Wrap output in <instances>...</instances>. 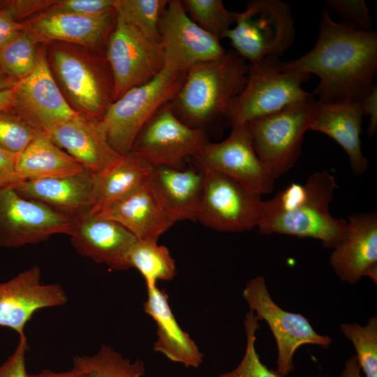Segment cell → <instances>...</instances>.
<instances>
[{
	"mask_svg": "<svg viewBox=\"0 0 377 377\" xmlns=\"http://www.w3.org/2000/svg\"><path fill=\"white\" fill-rule=\"evenodd\" d=\"M116 20L114 8L94 16L47 10L22 24L36 43H63L101 51L106 48Z\"/></svg>",
	"mask_w": 377,
	"mask_h": 377,
	"instance_id": "obj_17",
	"label": "cell"
},
{
	"mask_svg": "<svg viewBox=\"0 0 377 377\" xmlns=\"http://www.w3.org/2000/svg\"><path fill=\"white\" fill-rule=\"evenodd\" d=\"M181 1L189 17L219 40L235 23L237 13L228 10L221 0Z\"/></svg>",
	"mask_w": 377,
	"mask_h": 377,
	"instance_id": "obj_33",
	"label": "cell"
},
{
	"mask_svg": "<svg viewBox=\"0 0 377 377\" xmlns=\"http://www.w3.org/2000/svg\"><path fill=\"white\" fill-rule=\"evenodd\" d=\"M336 187L334 176L326 170L311 174L303 184L292 183L263 201L259 232L311 237L334 249L348 231L347 221L335 219L330 212Z\"/></svg>",
	"mask_w": 377,
	"mask_h": 377,
	"instance_id": "obj_2",
	"label": "cell"
},
{
	"mask_svg": "<svg viewBox=\"0 0 377 377\" xmlns=\"http://www.w3.org/2000/svg\"><path fill=\"white\" fill-rule=\"evenodd\" d=\"M186 72L164 66L152 80L135 87L110 104L98 130L110 147L127 154L145 124L179 90Z\"/></svg>",
	"mask_w": 377,
	"mask_h": 377,
	"instance_id": "obj_5",
	"label": "cell"
},
{
	"mask_svg": "<svg viewBox=\"0 0 377 377\" xmlns=\"http://www.w3.org/2000/svg\"><path fill=\"white\" fill-rule=\"evenodd\" d=\"M341 330L353 344L357 363L365 377H377V318L371 317L365 326L343 323Z\"/></svg>",
	"mask_w": 377,
	"mask_h": 377,
	"instance_id": "obj_34",
	"label": "cell"
},
{
	"mask_svg": "<svg viewBox=\"0 0 377 377\" xmlns=\"http://www.w3.org/2000/svg\"><path fill=\"white\" fill-rule=\"evenodd\" d=\"M56 1L52 0H8L0 1V7L6 9L17 22L32 15L47 11Z\"/></svg>",
	"mask_w": 377,
	"mask_h": 377,
	"instance_id": "obj_39",
	"label": "cell"
},
{
	"mask_svg": "<svg viewBox=\"0 0 377 377\" xmlns=\"http://www.w3.org/2000/svg\"><path fill=\"white\" fill-rule=\"evenodd\" d=\"M22 29V23L16 22L6 9L0 7V47Z\"/></svg>",
	"mask_w": 377,
	"mask_h": 377,
	"instance_id": "obj_43",
	"label": "cell"
},
{
	"mask_svg": "<svg viewBox=\"0 0 377 377\" xmlns=\"http://www.w3.org/2000/svg\"><path fill=\"white\" fill-rule=\"evenodd\" d=\"M68 235L79 254L113 269L131 268L128 254L137 238L116 221L85 212L72 217Z\"/></svg>",
	"mask_w": 377,
	"mask_h": 377,
	"instance_id": "obj_19",
	"label": "cell"
},
{
	"mask_svg": "<svg viewBox=\"0 0 377 377\" xmlns=\"http://www.w3.org/2000/svg\"><path fill=\"white\" fill-rule=\"evenodd\" d=\"M168 0H116V14L145 36L161 42L158 24Z\"/></svg>",
	"mask_w": 377,
	"mask_h": 377,
	"instance_id": "obj_31",
	"label": "cell"
},
{
	"mask_svg": "<svg viewBox=\"0 0 377 377\" xmlns=\"http://www.w3.org/2000/svg\"><path fill=\"white\" fill-rule=\"evenodd\" d=\"M37 43L23 30L0 47V70L19 81L34 70L38 58Z\"/></svg>",
	"mask_w": 377,
	"mask_h": 377,
	"instance_id": "obj_32",
	"label": "cell"
},
{
	"mask_svg": "<svg viewBox=\"0 0 377 377\" xmlns=\"http://www.w3.org/2000/svg\"><path fill=\"white\" fill-rule=\"evenodd\" d=\"M98 122L81 114L42 129L62 149L93 175L103 173L124 156L114 151L101 134Z\"/></svg>",
	"mask_w": 377,
	"mask_h": 377,
	"instance_id": "obj_21",
	"label": "cell"
},
{
	"mask_svg": "<svg viewBox=\"0 0 377 377\" xmlns=\"http://www.w3.org/2000/svg\"><path fill=\"white\" fill-rule=\"evenodd\" d=\"M191 159L197 169L219 172L260 195L274 188L275 179L256 154L248 124L232 126L227 138L207 142Z\"/></svg>",
	"mask_w": 377,
	"mask_h": 377,
	"instance_id": "obj_12",
	"label": "cell"
},
{
	"mask_svg": "<svg viewBox=\"0 0 377 377\" xmlns=\"http://www.w3.org/2000/svg\"><path fill=\"white\" fill-rule=\"evenodd\" d=\"M41 130L14 108L0 111V148L17 155Z\"/></svg>",
	"mask_w": 377,
	"mask_h": 377,
	"instance_id": "obj_35",
	"label": "cell"
},
{
	"mask_svg": "<svg viewBox=\"0 0 377 377\" xmlns=\"http://www.w3.org/2000/svg\"><path fill=\"white\" fill-rule=\"evenodd\" d=\"M242 296L258 319L267 322L274 337L278 349L276 371L281 377L293 370V355L299 347L314 344L327 348L330 346L331 338L318 334L304 316L286 311L275 303L263 276L249 280Z\"/></svg>",
	"mask_w": 377,
	"mask_h": 377,
	"instance_id": "obj_10",
	"label": "cell"
},
{
	"mask_svg": "<svg viewBox=\"0 0 377 377\" xmlns=\"http://www.w3.org/2000/svg\"><path fill=\"white\" fill-rule=\"evenodd\" d=\"M147 298L143 304L145 313L156 323L155 352L185 367L198 368L203 362V353L190 335L177 321L168 302V295L157 286L147 288Z\"/></svg>",
	"mask_w": 377,
	"mask_h": 377,
	"instance_id": "obj_24",
	"label": "cell"
},
{
	"mask_svg": "<svg viewBox=\"0 0 377 377\" xmlns=\"http://www.w3.org/2000/svg\"><path fill=\"white\" fill-rule=\"evenodd\" d=\"M15 170L21 182L73 175L82 172L85 168L40 130L17 155Z\"/></svg>",
	"mask_w": 377,
	"mask_h": 377,
	"instance_id": "obj_27",
	"label": "cell"
},
{
	"mask_svg": "<svg viewBox=\"0 0 377 377\" xmlns=\"http://www.w3.org/2000/svg\"><path fill=\"white\" fill-rule=\"evenodd\" d=\"M285 66L319 77L312 94L319 103L360 102L376 84L377 32L334 22L324 8L313 47Z\"/></svg>",
	"mask_w": 377,
	"mask_h": 377,
	"instance_id": "obj_1",
	"label": "cell"
},
{
	"mask_svg": "<svg viewBox=\"0 0 377 377\" xmlns=\"http://www.w3.org/2000/svg\"><path fill=\"white\" fill-rule=\"evenodd\" d=\"M344 239L332 251L330 264L343 281L356 283L369 276L377 283V214H353L348 218Z\"/></svg>",
	"mask_w": 377,
	"mask_h": 377,
	"instance_id": "obj_20",
	"label": "cell"
},
{
	"mask_svg": "<svg viewBox=\"0 0 377 377\" xmlns=\"http://www.w3.org/2000/svg\"><path fill=\"white\" fill-rule=\"evenodd\" d=\"M49 52L52 73L71 107L100 121L114 101L112 75L105 56L63 43H52Z\"/></svg>",
	"mask_w": 377,
	"mask_h": 377,
	"instance_id": "obj_4",
	"label": "cell"
},
{
	"mask_svg": "<svg viewBox=\"0 0 377 377\" xmlns=\"http://www.w3.org/2000/svg\"><path fill=\"white\" fill-rule=\"evenodd\" d=\"M128 263L142 274L147 288L156 286L159 280L170 281L177 274L169 249L156 239H137L130 250Z\"/></svg>",
	"mask_w": 377,
	"mask_h": 377,
	"instance_id": "obj_29",
	"label": "cell"
},
{
	"mask_svg": "<svg viewBox=\"0 0 377 377\" xmlns=\"http://www.w3.org/2000/svg\"><path fill=\"white\" fill-rule=\"evenodd\" d=\"M308 74L287 68L278 57L248 64L245 85L234 101L228 121L232 126L276 112L312 96L302 87Z\"/></svg>",
	"mask_w": 377,
	"mask_h": 377,
	"instance_id": "obj_6",
	"label": "cell"
},
{
	"mask_svg": "<svg viewBox=\"0 0 377 377\" xmlns=\"http://www.w3.org/2000/svg\"><path fill=\"white\" fill-rule=\"evenodd\" d=\"M362 117L360 101L318 102L310 129L326 134L335 140L347 154L352 170L357 175L363 174L369 167L361 147Z\"/></svg>",
	"mask_w": 377,
	"mask_h": 377,
	"instance_id": "obj_26",
	"label": "cell"
},
{
	"mask_svg": "<svg viewBox=\"0 0 377 377\" xmlns=\"http://www.w3.org/2000/svg\"><path fill=\"white\" fill-rule=\"evenodd\" d=\"M317 107L312 96L247 123L256 154L274 179L287 172L298 159Z\"/></svg>",
	"mask_w": 377,
	"mask_h": 377,
	"instance_id": "obj_7",
	"label": "cell"
},
{
	"mask_svg": "<svg viewBox=\"0 0 377 377\" xmlns=\"http://www.w3.org/2000/svg\"><path fill=\"white\" fill-rule=\"evenodd\" d=\"M28 350L25 334L20 335L15 350L0 366V377H28L26 369V354Z\"/></svg>",
	"mask_w": 377,
	"mask_h": 377,
	"instance_id": "obj_40",
	"label": "cell"
},
{
	"mask_svg": "<svg viewBox=\"0 0 377 377\" xmlns=\"http://www.w3.org/2000/svg\"><path fill=\"white\" fill-rule=\"evenodd\" d=\"M165 66L186 72L194 65L216 59L226 50L220 40L195 24L180 0H168L158 24Z\"/></svg>",
	"mask_w": 377,
	"mask_h": 377,
	"instance_id": "obj_15",
	"label": "cell"
},
{
	"mask_svg": "<svg viewBox=\"0 0 377 377\" xmlns=\"http://www.w3.org/2000/svg\"><path fill=\"white\" fill-rule=\"evenodd\" d=\"M96 216L119 223L138 239H156L175 223L163 210L148 181Z\"/></svg>",
	"mask_w": 377,
	"mask_h": 377,
	"instance_id": "obj_25",
	"label": "cell"
},
{
	"mask_svg": "<svg viewBox=\"0 0 377 377\" xmlns=\"http://www.w3.org/2000/svg\"><path fill=\"white\" fill-rule=\"evenodd\" d=\"M28 377H89V375L80 368L73 365L71 370L66 371H53L44 369L37 374H29Z\"/></svg>",
	"mask_w": 377,
	"mask_h": 377,
	"instance_id": "obj_44",
	"label": "cell"
},
{
	"mask_svg": "<svg viewBox=\"0 0 377 377\" xmlns=\"http://www.w3.org/2000/svg\"><path fill=\"white\" fill-rule=\"evenodd\" d=\"M72 217L13 188L0 190V249L37 244L70 232Z\"/></svg>",
	"mask_w": 377,
	"mask_h": 377,
	"instance_id": "obj_14",
	"label": "cell"
},
{
	"mask_svg": "<svg viewBox=\"0 0 377 377\" xmlns=\"http://www.w3.org/2000/svg\"><path fill=\"white\" fill-rule=\"evenodd\" d=\"M168 103L159 109L137 135L128 153L149 165L183 168L208 142L205 130L188 126Z\"/></svg>",
	"mask_w": 377,
	"mask_h": 377,
	"instance_id": "obj_13",
	"label": "cell"
},
{
	"mask_svg": "<svg viewBox=\"0 0 377 377\" xmlns=\"http://www.w3.org/2000/svg\"><path fill=\"white\" fill-rule=\"evenodd\" d=\"M17 82L16 80L6 75L0 70V92L14 87Z\"/></svg>",
	"mask_w": 377,
	"mask_h": 377,
	"instance_id": "obj_47",
	"label": "cell"
},
{
	"mask_svg": "<svg viewBox=\"0 0 377 377\" xmlns=\"http://www.w3.org/2000/svg\"><path fill=\"white\" fill-rule=\"evenodd\" d=\"M105 58L112 75L114 101L152 80L165 66L161 42L145 36L117 15Z\"/></svg>",
	"mask_w": 377,
	"mask_h": 377,
	"instance_id": "obj_9",
	"label": "cell"
},
{
	"mask_svg": "<svg viewBox=\"0 0 377 377\" xmlns=\"http://www.w3.org/2000/svg\"><path fill=\"white\" fill-rule=\"evenodd\" d=\"M148 184L167 214L175 222L196 221L200 204L203 172L196 168L154 166Z\"/></svg>",
	"mask_w": 377,
	"mask_h": 377,
	"instance_id": "obj_22",
	"label": "cell"
},
{
	"mask_svg": "<svg viewBox=\"0 0 377 377\" xmlns=\"http://www.w3.org/2000/svg\"><path fill=\"white\" fill-rule=\"evenodd\" d=\"M249 64L267 57H279L294 43L295 29L290 6L281 0H252L237 13L225 37Z\"/></svg>",
	"mask_w": 377,
	"mask_h": 377,
	"instance_id": "obj_8",
	"label": "cell"
},
{
	"mask_svg": "<svg viewBox=\"0 0 377 377\" xmlns=\"http://www.w3.org/2000/svg\"><path fill=\"white\" fill-rule=\"evenodd\" d=\"M15 105V97L13 87L0 92V111L10 110Z\"/></svg>",
	"mask_w": 377,
	"mask_h": 377,
	"instance_id": "obj_46",
	"label": "cell"
},
{
	"mask_svg": "<svg viewBox=\"0 0 377 377\" xmlns=\"http://www.w3.org/2000/svg\"><path fill=\"white\" fill-rule=\"evenodd\" d=\"M248 64L234 50L221 57L191 67L173 100L175 114L190 127L204 130L228 118L247 77Z\"/></svg>",
	"mask_w": 377,
	"mask_h": 377,
	"instance_id": "obj_3",
	"label": "cell"
},
{
	"mask_svg": "<svg viewBox=\"0 0 377 377\" xmlns=\"http://www.w3.org/2000/svg\"><path fill=\"white\" fill-rule=\"evenodd\" d=\"M13 89L14 109L41 130L79 114L71 107L60 90L44 47L38 49L33 71L17 81Z\"/></svg>",
	"mask_w": 377,
	"mask_h": 377,
	"instance_id": "obj_18",
	"label": "cell"
},
{
	"mask_svg": "<svg viewBox=\"0 0 377 377\" xmlns=\"http://www.w3.org/2000/svg\"><path fill=\"white\" fill-rule=\"evenodd\" d=\"M68 301L59 283H45L41 270L34 265L13 278L0 282V326L24 334V328L33 315L45 308L61 306Z\"/></svg>",
	"mask_w": 377,
	"mask_h": 377,
	"instance_id": "obj_16",
	"label": "cell"
},
{
	"mask_svg": "<svg viewBox=\"0 0 377 377\" xmlns=\"http://www.w3.org/2000/svg\"><path fill=\"white\" fill-rule=\"evenodd\" d=\"M17 155L0 148V190L13 188L20 180L15 170Z\"/></svg>",
	"mask_w": 377,
	"mask_h": 377,
	"instance_id": "obj_41",
	"label": "cell"
},
{
	"mask_svg": "<svg viewBox=\"0 0 377 377\" xmlns=\"http://www.w3.org/2000/svg\"><path fill=\"white\" fill-rule=\"evenodd\" d=\"M153 166L128 153L105 172L94 175L93 204L89 214L96 215L145 184Z\"/></svg>",
	"mask_w": 377,
	"mask_h": 377,
	"instance_id": "obj_28",
	"label": "cell"
},
{
	"mask_svg": "<svg viewBox=\"0 0 377 377\" xmlns=\"http://www.w3.org/2000/svg\"><path fill=\"white\" fill-rule=\"evenodd\" d=\"M73 365L84 371L89 377H142L146 371L142 360L132 362L107 345H102L92 355L73 357Z\"/></svg>",
	"mask_w": 377,
	"mask_h": 377,
	"instance_id": "obj_30",
	"label": "cell"
},
{
	"mask_svg": "<svg viewBox=\"0 0 377 377\" xmlns=\"http://www.w3.org/2000/svg\"><path fill=\"white\" fill-rule=\"evenodd\" d=\"M116 0H62L56 1L47 10L84 16H94L114 8Z\"/></svg>",
	"mask_w": 377,
	"mask_h": 377,
	"instance_id": "obj_38",
	"label": "cell"
},
{
	"mask_svg": "<svg viewBox=\"0 0 377 377\" xmlns=\"http://www.w3.org/2000/svg\"><path fill=\"white\" fill-rule=\"evenodd\" d=\"M340 377H362L360 374V367L355 355H352L346 362L344 369Z\"/></svg>",
	"mask_w": 377,
	"mask_h": 377,
	"instance_id": "obj_45",
	"label": "cell"
},
{
	"mask_svg": "<svg viewBox=\"0 0 377 377\" xmlns=\"http://www.w3.org/2000/svg\"><path fill=\"white\" fill-rule=\"evenodd\" d=\"M330 9L336 13L344 24L360 29L371 30L372 20L369 8L364 0H327L325 1Z\"/></svg>",
	"mask_w": 377,
	"mask_h": 377,
	"instance_id": "obj_37",
	"label": "cell"
},
{
	"mask_svg": "<svg viewBox=\"0 0 377 377\" xmlns=\"http://www.w3.org/2000/svg\"><path fill=\"white\" fill-rule=\"evenodd\" d=\"M13 188L25 198L43 202L73 217L90 211L94 175L85 170L70 176L21 181Z\"/></svg>",
	"mask_w": 377,
	"mask_h": 377,
	"instance_id": "obj_23",
	"label": "cell"
},
{
	"mask_svg": "<svg viewBox=\"0 0 377 377\" xmlns=\"http://www.w3.org/2000/svg\"><path fill=\"white\" fill-rule=\"evenodd\" d=\"M196 221L219 231L239 232L257 227L263 200L234 179L205 170Z\"/></svg>",
	"mask_w": 377,
	"mask_h": 377,
	"instance_id": "obj_11",
	"label": "cell"
},
{
	"mask_svg": "<svg viewBox=\"0 0 377 377\" xmlns=\"http://www.w3.org/2000/svg\"><path fill=\"white\" fill-rule=\"evenodd\" d=\"M363 116L369 119L368 135H374L377 129V85L375 84L371 91L360 101Z\"/></svg>",
	"mask_w": 377,
	"mask_h": 377,
	"instance_id": "obj_42",
	"label": "cell"
},
{
	"mask_svg": "<svg viewBox=\"0 0 377 377\" xmlns=\"http://www.w3.org/2000/svg\"><path fill=\"white\" fill-rule=\"evenodd\" d=\"M258 320L252 310L246 313L244 323L246 346L244 357L235 369L223 373L219 377H281L276 370L268 369L260 361L256 350V332L260 327Z\"/></svg>",
	"mask_w": 377,
	"mask_h": 377,
	"instance_id": "obj_36",
	"label": "cell"
}]
</instances>
